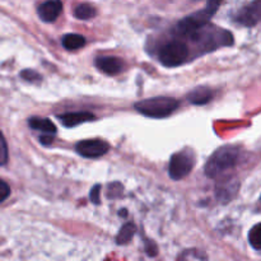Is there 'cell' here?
<instances>
[{"instance_id":"6da1fadb","label":"cell","mask_w":261,"mask_h":261,"mask_svg":"<svg viewBox=\"0 0 261 261\" xmlns=\"http://www.w3.org/2000/svg\"><path fill=\"white\" fill-rule=\"evenodd\" d=\"M239 155V148L233 147V145H226V147L219 148L206 162L205 175L211 178L218 177L236 165Z\"/></svg>"},{"instance_id":"7a4b0ae2","label":"cell","mask_w":261,"mask_h":261,"mask_svg":"<svg viewBox=\"0 0 261 261\" xmlns=\"http://www.w3.org/2000/svg\"><path fill=\"white\" fill-rule=\"evenodd\" d=\"M178 109V101L172 97H153L135 103V110L153 119H162Z\"/></svg>"},{"instance_id":"3957f363","label":"cell","mask_w":261,"mask_h":261,"mask_svg":"<svg viewBox=\"0 0 261 261\" xmlns=\"http://www.w3.org/2000/svg\"><path fill=\"white\" fill-rule=\"evenodd\" d=\"M219 7V3H208L206 7L204 9L199 10V12L194 13V14L189 15V17L184 18L182 20L177 23L176 25V35L178 36H193L196 32H199V30L204 27L206 23L209 22L212 17L216 14L217 8Z\"/></svg>"},{"instance_id":"277c9868","label":"cell","mask_w":261,"mask_h":261,"mask_svg":"<svg viewBox=\"0 0 261 261\" xmlns=\"http://www.w3.org/2000/svg\"><path fill=\"white\" fill-rule=\"evenodd\" d=\"M189 56L188 46L180 41H173L163 46L160 51V61L167 68H175L185 63Z\"/></svg>"},{"instance_id":"5b68a950","label":"cell","mask_w":261,"mask_h":261,"mask_svg":"<svg viewBox=\"0 0 261 261\" xmlns=\"http://www.w3.org/2000/svg\"><path fill=\"white\" fill-rule=\"evenodd\" d=\"M194 167L193 155L186 152H178L171 157L168 173L172 180H181L191 172Z\"/></svg>"},{"instance_id":"8992f818","label":"cell","mask_w":261,"mask_h":261,"mask_svg":"<svg viewBox=\"0 0 261 261\" xmlns=\"http://www.w3.org/2000/svg\"><path fill=\"white\" fill-rule=\"evenodd\" d=\"M110 149V145L101 139L82 140L75 145V150L82 157L97 158L106 154Z\"/></svg>"},{"instance_id":"52a82bcc","label":"cell","mask_w":261,"mask_h":261,"mask_svg":"<svg viewBox=\"0 0 261 261\" xmlns=\"http://www.w3.org/2000/svg\"><path fill=\"white\" fill-rule=\"evenodd\" d=\"M236 20L241 24L251 27L261 20V2H254L242 8L236 15Z\"/></svg>"},{"instance_id":"ba28073f","label":"cell","mask_w":261,"mask_h":261,"mask_svg":"<svg viewBox=\"0 0 261 261\" xmlns=\"http://www.w3.org/2000/svg\"><path fill=\"white\" fill-rule=\"evenodd\" d=\"M96 66L107 75H116L122 70V60L115 56H101L96 59Z\"/></svg>"},{"instance_id":"9c48e42d","label":"cell","mask_w":261,"mask_h":261,"mask_svg":"<svg viewBox=\"0 0 261 261\" xmlns=\"http://www.w3.org/2000/svg\"><path fill=\"white\" fill-rule=\"evenodd\" d=\"M61 9H63V4L61 2L58 0H54V2H46L38 7V17L46 23L55 22L56 18L60 15Z\"/></svg>"},{"instance_id":"30bf717a","label":"cell","mask_w":261,"mask_h":261,"mask_svg":"<svg viewBox=\"0 0 261 261\" xmlns=\"http://www.w3.org/2000/svg\"><path fill=\"white\" fill-rule=\"evenodd\" d=\"M60 121L63 122L64 126L66 127H73L76 126L79 124H83V122L91 121L94 119L93 115L91 112H68V114H64L59 116Z\"/></svg>"},{"instance_id":"8fae6325","label":"cell","mask_w":261,"mask_h":261,"mask_svg":"<svg viewBox=\"0 0 261 261\" xmlns=\"http://www.w3.org/2000/svg\"><path fill=\"white\" fill-rule=\"evenodd\" d=\"M212 98H213V92L206 88V87H199V88H195L188 94L189 102L196 105V106L206 105Z\"/></svg>"},{"instance_id":"7c38bea8","label":"cell","mask_w":261,"mask_h":261,"mask_svg":"<svg viewBox=\"0 0 261 261\" xmlns=\"http://www.w3.org/2000/svg\"><path fill=\"white\" fill-rule=\"evenodd\" d=\"M28 124L32 129L40 130V132L45 133V134L54 135L56 132V126L54 122L48 119H41V117H31L28 120Z\"/></svg>"},{"instance_id":"4fadbf2b","label":"cell","mask_w":261,"mask_h":261,"mask_svg":"<svg viewBox=\"0 0 261 261\" xmlns=\"http://www.w3.org/2000/svg\"><path fill=\"white\" fill-rule=\"evenodd\" d=\"M63 46L69 51L78 50V48L83 47L86 45V38L81 35H76V33H69L63 37Z\"/></svg>"},{"instance_id":"5bb4252c","label":"cell","mask_w":261,"mask_h":261,"mask_svg":"<svg viewBox=\"0 0 261 261\" xmlns=\"http://www.w3.org/2000/svg\"><path fill=\"white\" fill-rule=\"evenodd\" d=\"M96 9H94V7H92L91 4H81L75 8V10H74V17L82 20L92 19V18L96 17Z\"/></svg>"},{"instance_id":"9a60e30c","label":"cell","mask_w":261,"mask_h":261,"mask_svg":"<svg viewBox=\"0 0 261 261\" xmlns=\"http://www.w3.org/2000/svg\"><path fill=\"white\" fill-rule=\"evenodd\" d=\"M135 231H137V227H135L134 224H133V223H126L124 227H122L121 229H120L119 234H117L116 242L119 245L127 244V242H129L130 240L133 239V236H134Z\"/></svg>"},{"instance_id":"2e32d148","label":"cell","mask_w":261,"mask_h":261,"mask_svg":"<svg viewBox=\"0 0 261 261\" xmlns=\"http://www.w3.org/2000/svg\"><path fill=\"white\" fill-rule=\"evenodd\" d=\"M249 241L255 250H261V223H257L250 229Z\"/></svg>"},{"instance_id":"e0dca14e","label":"cell","mask_w":261,"mask_h":261,"mask_svg":"<svg viewBox=\"0 0 261 261\" xmlns=\"http://www.w3.org/2000/svg\"><path fill=\"white\" fill-rule=\"evenodd\" d=\"M8 162V147L2 132H0V166H4Z\"/></svg>"},{"instance_id":"ac0fdd59","label":"cell","mask_w":261,"mask_h":261,"mask_svg":"<svg viewBox=\"0 0 261 261\" xmlns=\"http://www.w3.org/2000/svg\"><path fill=\"white\" fill-rule=\"evenodd\" d=\"M10 195V188L5 181H3L0 178V203H3L4 200H7L8 196Z\"/></svg>"},{"instance_id":"d6986e66","label":"cell","mask_w":261,"mask_h":261,"mask_svg":"<svg viewBox=\"0 0 261 261\" xmlns=\"http://www.w3.org/2000/svg\"><path fill=\"white\" fill-rule=\"evenodd\" d=\"M20 76L28 82H35V81H40L41 79L40 74H37L33 70H23L22 73H20Z\"/></svg>"},{"instance_id":"ffe728a7","label":"cell","mask_w":261,"mask_h":261,"mask_svg":"<svg viewBox=\"0 0 261 261\" xmlns=\"http://www.w3.org/2000/svg\"><path fill=\"white\" fill-rule=\"evenodd\" d=\"M99 191H101V185H94L89 193V199L94 204H99Z\"/></svg>"},{"instance_id":"44dd1931","label":"cell","mask_w":261,"mask_h":261,"mask_svg":"<svg viewBox=\"0 0 261 261\" xmlns=\"http://www.w3.org/2000/svg\"><path fill=\"white\" fill-rule=\"evenodd\" d=\"M145 244H147V246H145V250H147L148 255H149V256H155V255H157L158 250H157V246H155L154 242L145 241Z\"/></svg>"},{"instance_id":"7402d4cb","label":"cell","mask_w":261,"mask_h":261,"mask_svg":"<svg viewBox=\"0 0 261 261\" xmlns=\"http://www.w3.org/2000/svg\"><path fill=\"white\" fill-rule=\"evenodd\" d=\"M53 140H54V135H50V134H43L40 137L41 144L43 145H50L51 143H53Z\"/></svg>"}]
</instances>
